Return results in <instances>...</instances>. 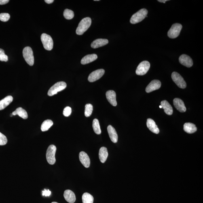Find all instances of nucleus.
Masks as SVG:
<instances>
[{"mask_svg":"<svg viewBox=\"0 0 203 203\" xmlns=\"http://www.w3.org/2000/svg\"><path fill=\"white\" fill-rule=\"evenodd\" d=\"M45 1L47 3L51 4L54 2V0H45Z\"/></svg>","mask_w":203,"mask_h":203,"instance_id":"e433bc0d","label":"nucleus"},{"mask_svg":"<svg viewBox=\"0 0 203 203\" xmlns=\"http://www.w3.org/2000/svg\"><path fill=\"white\" fill-rule=\"evenodd\" d=\"M105 73L103 69H100L94 71L91 73L88 77V81L92 83L97 81L103 76Z\"/></svg>","mask_w":203,"mask_h":203,"instance_id":"9d476101","label":"nucleus"},{"mask_svg":"<svg viewBox=\"0 0 203 203\" xmlns=\"http://www.w3.org/2000/svg\"><path fill=\"white\" fill-rule=\"evenodd\" d=\"M108 152L107 148L102 147L100 148L99 151V158L100 162L104 163L108 158Z\"/></svg>","mask_w":203,"mask_h":203,"instance_id":"b1692460","label":"nucleus"},{"mask_svg":"<svg viewBox=\"0 0 203 203\" xmlns=\"http://www.w3.org/2000/svg\"><path fill=\"white\" fill-rule=\"evenodd\" d=\"M159 107H160V109H162V106H161V105H160V106H159Z\"/></svg>","mask_w":203,"mask_h":203,"instance_id":"58836bf2","label":"nucleus"},{"mask_svg":"<svg viewBox=\"0 0 203 203\" xmlns=\"http://www.w3.org/2000/svg\"><path fill=\"white\" fill-rule=\"evenodd\" d=\"M147 126L149 130L155 134H158L160 130L155 121L151 119H148L147 121Z\"/></svg>","mask_w":203,"mask_h":203,"instance_id":"a211bd4d","label":"nucleus"},{"mask_svg":"<svg viewBox=\"0 0 203 203\" xmlns=\"http://www.w3.org/2000/svg\"><path fill=\"white\" fill-rule=\"evenodd\" d=\"M10 18V15L8 13H3L0 14V20L6 22L8 21Z\"/></svg>","mask_w":203,"mask_h":203,"instance_id":"2f4dec72","label":"nucleus"},{"mask_svg":"<svg viewBox=\"0 0 203 203\" xmlns=\"http://www.w3.org/2000/svg\"><path fill=\"white\" fill-rule=\"evenodd\" d=\"M109 43V40L106 39H99L96 40L91 44L93 48L96 49L104 46Z\"/></svg>","mask_w":203,"mask_h":203,"instance_id":"6ab92c4d","label":"nucleus"},{"mask_svg":"<svg viewBox=\"0 0 203 203\" xmlns=\"http://www.w3.org/2000/svg\"><path fill=\"white\" fill-rule=\"evenodd\" d=\"M107 131L111 141L114 143H116L118 141V136L115 128L110 125L107 127Z\"/></svg>","mask_w":203,"mask_h":203,"instance_id":"dca6fc26","label":"nucleus"},{"mask_svg":"<svg viewBox=\"0 0 203 203\" xmlns=\"http://www.w3.org/2000/svg\"><path fill=\"white\" fill-rule=\"evenodd\" d=\"M63 15L64 18L67 20H71L74 16V13L73 11L70 9H66L64 11Z\"/></svg>","mask_w":203,"mask_h":203,"instance_id":"c85d7f7f","label":"nucleus"},{"mask_svg":"<svg viewBox=\"0 0 203 203\" xmlns=\"http://www.w3.org/2000/svg\"><path fill=\"white\" fill-rule=\"evenodd\" d=\"M54 124L52 120H47L44 121L41 125V129L42 131L45 132L48 131L49 129Z\"/></svg>","mask_w":203,"mask_h":203,"instance_id":"a878e982","label":"nucleus"},{"mask_svg":"<svg viewBox=\"0 0 203 203\" xmlns=\"http://www.w3.org/2000/svg\"><path fill=\"white\" fill-rule=\"evenodd\" d=\"M13 99V97L11 96L6 97L1 100H0V110L5 109V108L9 105L12 102Z\"/></svg>","mask_w":203,"mask_h":203,"instance_id":"412c9836","label":"nucleus"},{"mask_svg":"<svg viewBox=\"0 0 203 203\" xmlns=\"http://www.w3.org/2000/svg\"><path fill=\"white\" fill-rule=\"evenodd\" d=\"M182 25L179 24H173L171 28L168 32V37L171 39H175L179 35L182 29Z\"/></svg>","mask_w":203,"mask_h":203,"instance_id":"0eeeda50","label":"nucleus"},{"mask_svg":"<svg viewBox=\"0 0 203 203\" xmlns=\"http://www.w3.org/2000/svg\"><path fill=\"white\" fill-rule=\"evenodd\" d=\"M174 104L176 109L181 113H184L186 111L184 104L181 99L176 98L174 100Z\"/></svg>","mask_w":203,"mask_h":203,"instance_id":"2eb2a0df","label":"nucleus"},{"mask_svg":"<svg viewBox=\"0 0 203 203\" xmlns=\"http://www.w3.org/2000/svg\"><path fill=\"white\" fill-rule=\"evenodd\" d=\"M98 58L97 55L96 54L87 55L81 60V63L83 65L88 64L96 60Z\"/></svg>","mask_w":203,"mask_h":203,"instance_id":"4be33fe9","label":"nucleus"},{"mask_svg":"<svg viewBox=\"0 0 203 203\" xmlns=\"http://www.w3.org/2000/svg\"><path fill=\"white\" fill-rule=\"evenodd\" d=\"M12 114L13 115H18L19 116L24 119H27L28 117L27 112L22 107H19L16 110L13 112Z\"/></svg>","mask_w":203,"mask_h":203,"instance_id":"393cba45","label":"nucleus"},{"mask_svg":"<svg viewBox=\"0 0 203 203\" xmlns=\"http://www.w3.org/2000/svg\"><path fill=\"white\" fill-rule=\"evenodd\" d=\"M72 113V109L69 107H66L64 109L63 114L66 117L69 116Z\"/></svg>","mask_w":203,"mask_h":203,"instance_id":"72a5a7b5","label":"nucleus"},{"mask_svg":"<svg viewBox=\"0 0 203 203\" xmlns=\"http://www.w3.org/2000/svg\"><path fill=\"white\" fill-rule=\"evenodd\" d=\"M41 39L44 47L45 50L51 51L52 50L54 45V42L51 36L44 33L41 35Z\"/></svg>","mask_w":203,"mask_h":203,"instance_id":"423d86ee","label":"nucleus"},{"mask_svg":"<svg viewBox=\"0 0 203 203\" xmlns=\"http://www.w3.org/2000/svg\"><path fill=\"white\" fill-rule=\"evenodd\" d=\"M56 148L54 145L49 146L47 149L46 153V160L49 164H54L56 162Z\"/></svg>","mask_w":203,"mask_h":203,"instance_id":"20e7f679","label":"nucleus"},{"mask_svg":"<svg viewBox=\"0 0 203 203\" xmlns=\"http://www.w3.org/2000/svg\"><path fill=\"white\" fill-rule=\"evenodd\" d=\"M184 130L188 134H193L196 132L197 128L196 125L191 123H185L184 125Z\"/></svg>","mask_w":203,"mask_h":203,"instance_id":"5701e85b","label":"nucleus"},{"mask_svg":"<svg viewBox=\"0 0 203 203\" xmlns=\"http://www.w3.org/2000/svg\"><path fill=\"white\" fill-rule=\"evenodd\" d=\"M93 106L91 104H87L85 106V115L86 117H90L92 114Z\"/></svg>","mask_w":203,"mask_h":203,"instance_id":"c756f323","label":"nucleus"},{"mask_svg":"<svg viewBox=\"0 0 203 203\" xmlns=\"http://www.w3.org/2000/svg\"><path fill=\"white\" fill-rule=\"evenodd\" d=\"M9 2V0H0V5H5Z\"/></svg>","mask_w":203,"mask_h":203,"instance_id":"c9c22d12","label":"nucleus"},{"mask_svg":"<svg viewBox=\"0 0 203 203\" xmlns=\"http://www.w3.org/2000/svg\"><path fill=\"white\" fill-rule=\"evenodd\" d=\"M6 136L0 132V146L5 145L7 143Z\"/></svg>","mask_w":203,"mask_h":203,"instance_id":"473e14b6","label":"nucleus"},{"mask_svg":"<svg viewBox=\"0 0 203 203\" xmlns=\"http://www.w3.org/2000/svg\"><path fill=\"white\" fill-rule=\"evenodd\" d=\"M51 195V191L49 190H44L42 191V195L43 196H49Z\"/></svg>","mask_w":203,"mask_h":203,"instance_id":"f704fd0d","label":"nucleus"},{"mask_svg":"<svg viewBox=\"0 0 203 203\" xmlns=\"http://www.w3.org/2000/svg\"><path fill=\"white\" fill-rule=\"evenodd\" d=\"M150 67V64L148 61H142L138 66L136 71V73L138 75H144L148 71Z\"/></svg>","mask_w":203,"mask_h":203,"instance_id":"6e6552de","label":"nucleus"},{"mask_svg":"<svg viewBox=\"0 0 203 203\" xmlns=\"http://www.w3.org/2000/svg\"><path fill=\"white\" fill-rule=\"evenodd\" d=\"M92 24V19L89 17L83 19L79 23L76 30L77 35H83L90 28Z\"/></svg>","mask_w":203,"mask_h":203,"instance_id":"f257e3e1","label":"nucleus"},{"mask_svg":"<svg viewBox=\"0 0 203 203\" xmlns=\"http://www.w3.org/2000/svg\"><path fill=\"white\" fill-rule=\"evenodd\" d=\"M147 9L143 8L140 9L132 15L130 20L131 23L135 24L141 22L147 17Z\"/></svg>","mask_w":203,"mask_h":203,"instance_id":"f03ea898","label":"nucleus"},{"mask_svg":"<svg viewBox=\"0 0 203 203\" xmlns=\"http://www.w3.org/2000/svg\"><path fill=\"white\" fill-rule=\"evenodd\" d=\"M0 61L5 62L8 61V57L5 54L4 51L1 49H0Z\"/></svg>","mask_w":203,"mask_h":203,"instance_id":"7c9ffc66","label":"nucleus"},{"mask_svg":"<svg viewBox=\"0 0 203 203\" xmlns=\"http://www.w3.org/2000/svg\"><path fill=\"white\" fill-rule=\"evenodd\" d=\"M67 87V84L64 82H59L57 83L49 89L47 94L49 96H52L57 93L58 92L64 90Z\"/></svg>","mask_w":203,"mask_h":203,"instance_id":"7ed1b4c3","label":"nucleus"},{"mask_svg":"<svg viewBox=\"0 0 203 203\" xmlns=\"http://www.w3.org/2000/svg\"><path fill=\"white\" fill-rule=\"evenodd\" d=\"M23 55L26 62L30 66H33L34 65L35 59L33 51L31 47H26L24 48L23 51Z\"/></svg>","mask_w":203,"mask_h":203,"instance_id":"39448f33","label":"nucleus"},{"mask_svg":"<svg viewBox=\"0 0 203 203\" xmlns=\"http://www.w3.org/2000/svg\"><path fill=\"white\" fill-rule=\"evenodd\" d=\"M161 83L158 80H153L150 83L146 88V91L147 93L153 92V91L158 90L161 86Z\"/></svg>","mask_w":203,"mask_h":203,"instance_id":"9b49d317","label":"nucleus"},{"mask_svg":"<svg viewBox=\"0 0 203 203\" xmlns=\"http://www.w3.org/2000/svg\"><path fill=\"white\" fill-rule=\"evenodd\" d=\"M179 61L182 65L187 67H190L193 65V61L190 57L187 55L183 54L179 58Z\"/></svg>","mask_w":203,"mask_h":203,"instance_id":"f8f14e48","label":"nucleus"},{"mask_svg":"<svg viewBox=\"0 0 203 203\" xmlns=\"http://www.w3.org/2000/svg\"><path fill=\"white\" fill-rule=\"evenodd\" d=\"M83 203H93L94 198L92 195L88 193H83L82 196Z\"/></svg>","mask_w":203,"mask_h":203,"instance_id":"cd10ccee","label":"nucleus"},{"mask_svg":"<svg viewBox=\"0 0 203 203\" xmlns=\"http://www.w3.org/2000/svg\"><path fill=\"white\" fill-rule=\"evenodd\" d=\"M92 126L94 132L97 134H100L101 133L99 121L97 119H94L93 120Z\"/></svg>","mask_w":203,"mask_h":203,"instance_id":"bb28decb","label":"nucleus"},{"mask_svg":"<svg viewBox=\"0 0 203 203\" xmlns=\"http://www.w3.org/2000/svg\"><path fill=\"white\" fill-rule=\"evenodd\" d=\"M79 160L85 168H88L90 166V161L88 155L84 152L82 151L79 154Z\"/></svg>","mask_w":203,"mask_h":203,"instance_id":"ddd939ff","label":"nucleus"},{"mask_svg":"<svg viewBox=\"0 0 203 203\" xmlns=\"http://www.w3.org/2000/svg\"><path fill=\"white\" fill-rule=\"evenodd\" d=\"M158 1L160 2V3H165L166 1H168V0H158Z\"/></svg>","mask_w":203,"mask_h":203,"instance_id":"4c0bfd02","label":"nucleus"},{"mask_svg":"<svg viewBox=\"0 0 203 203\" xmlns=\"http://www.w3.org/2000/svg\"><path fill=\"white\" fill-rule=\"evenodd\" d=\"M172 78L177 86L181 88H185L187 86L186 83L179 74L174 72L172 74Z\"/></svg>","mask_w":203,"mask_h":203,"instance_id":"1a4fd4ad","label":"nucleus"},{"mask_svg":"<svg viewBox=\"0 0 203 203\" xmlns=\"http://www.w3.org/2000/svg\"><path fill=\"white\" fill-rule=\"evenodd\" d=\"M106 97L110 103L113 106L117 105L116 99V93L114 91L109 90L106 92Z\"/></svg>","mask_w":203,"mask_h":203,"instance_id":"4468645a","label":"nucleus"},{"mask_svg":"<svg viewBox=\"0 0 203 203\" xmlns=\"http://www.w3.org/2000/svg\"><path fill=\"white\" fill-rule=\"evenodd\" d=\"M161 105L164 109L165 113L168 115H171L173 112L172 107L168 102L166 100H163L161 102Z\"/></svg>","mask_w":203,"mask_h":203,"instance_id":"aec40b11","label":"nucleus"},{"mask_svg":"<svg viewBox=\"0 0 203 203\" xmlns=\"http://www.w3.org/2000/svg\"><path fill=\"white\" fill-rule=\"evenodd\" d=\"M64 196L65 200L69 203H74L76 200L75 193L69 190H67L64 191Z\"/></svg>","mask_w":203,"mask_h":203,"instance_id":"f3484780","label":"nucleus"},{"mask_svg":"<svg viewBox=\"0 0 203 203\" xmlns=\"http://www.w3.org/2000/svg\"><path fill=\"white\" fill-rule=\"evenodd\" d=\"M52 203H58V202H52Z\"/></svg>","mask_w":203,"mask_h":203,"instance_id":"ea45409f","label":"nucleus"}]
</instances>
